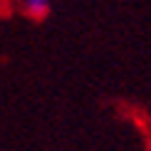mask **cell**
<instances>
[{
    "mask_svg": "<svg viewBox=\"0 0 151 151\" xmlns=\"http://www.w3.org/2000/svg\"><path fill=\"white\" fill-rule=\"evenodd\" d=\"M25 10H27V15L32 17H45L50 12V5H52V0H22Z\"/></svg>",
    "mask_w": 151,
    "mask_h": 151,
    "instance_id": "cell-1",
    "label": "cell"
}]
</instances>
